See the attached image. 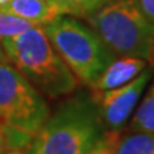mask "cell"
<instances>
[{"label":"cell","mask_w":154,"mask_h":154,"mask_svg":"<svg viewBox=\"0 0 154 154\" xmlns=\"http://www.w3.org/2000/svg\"><path fill=\"white\" fill-rule=\"evenodd\" d=\"M105 132L93 95L79 93L48 117L27 150L30 154H86Z\"/></svg>","instance_id":"1"},{"label":"cell","mask_w":154,"mask_h":154,"mask_svg":"<svg viewBox=\"0 0 154 154\" xmlns=\"http://www.w3.org/2000/svg\"><path fill=\"white\" fill-rule=\"evenodd\" d=\"M7 60L49 98L72 93L76 79L51 45L41 25L0 40Z\"/></svg>","instance_id":"2"},{"label":"cell","mask_w":154,"mask_h":154,"mask_svg":"<svg viewBox=\"0 0 154 154\" xmlns=\"http://www.w3.org/2000/svg\"><path fill=\"white\" fill-rule=\"evenodd\" d=\"M86 19L113 54L149 59L154 23L141 12L137 0H108Z\"/></svg>","instance_id":"3"},{"label":"cell","mask_w":154,"mask_h":154,"mask_svg":"<svg viewBox=\"0 0 154 154\" xmlns=\"http://www.w3.org/2000/svg\"><path fill=\"white\" fill-rule=\"evenodd\" d=\"M51 45L81 82L91 86L114 60L90 26L69 16H59L42 26Z\"/></svg>","instance_id":"4"},{"label":"cell","mask_w":154,"mask_h":154,"mask_svg":"<svg viewBox=\"0 0 154 154\" xmlns=\"http://www.w3.org/2000/svg\"><path fill=\"white\" fill-rule=\"evenodd\" d=\"M49 116L40 91L7 59L0 62V125L35 136Z\"/></svg>","instance_id":"5"},{"label":"cell","mask_w":154,"mask_h":154,"mask_svg":"<svg viewBox=\"0 0 154 154\" xmlns=\"http://www.w3.org/2000/svg\"><path fill=\"white\" fill-rule=\"evenodd\" d=\"M153 73L154 68L149 66L134 80L122 86L104 91H94L93 99L107 131L119 132V130L125 127L144 90L150 82Z\"/></svg>","instance_id":"6"},{"label":"cell","mask_w":154,"mask_h":154,"mask_svg":"<svg viewBox=\"0 0 154 154\" xmlns=\"http://www.w3.org/2000/svg\"><path fill=\"white\" fill-rule=\"evenodd\" d=\"M145 59L135 57H121L114 59L90 88L93 91H104L118 88L134 80L141 71L145 69Z\"/></svg>","instance_id":"7"},{"label":"cell","mask_w":154,"mask_h":154,"mask_svg":"<svg viewBox=\"0 0 154 154\" xmlns=\"http://www.w3.org/2000/svg\"><path fill=\"white\" fill-rule=\"evenodd\" d=\"M0 9L41 26L59 17V13L49 0H11L5 7Z\"/></svg>","instance_id":"8"},{"label":"cell","mask_w":154,"mask_h":154,"mask_svg":"<svg viewBox=\"0 0 154 154\" xmlns=\"http://www.w3.org/2000/svg\"><path fill=\"white\" fill-rule=\"evenodd\" d=\"M128 130L131 132L154 134V82L149 86L144 99L135 110Z\"/></svg>","instance_id":"9"},{"label":"cell","mask_w":154,"mask_h":154,"mask_svg":"<svg viewBox=\"0 0 154 154\" xmlns=\"http://www.w3.org/2000/svg\"><path fill=\"white\" fill-rule=\"evenodd\" d=\"M59 16L88 18L108 0H49Z\"/></svg>","instance_id":"10"},{"label":"cell","mask_w":154,"mask_h":154,"mask_svg":"<svg viewBox=\"0 0 154 154\" xmlns=\"http://www.w3.org/2000/svg\"><path fill=\"white\" fill-rule=\"evenodd\" d=\"M117 154H154V134L132 132L119 139Z\"/></svg>","instance_id":"11"},{"label":"cell","mask_w":154,"mask_h":154,"mask_svg":"<svg viewBox=\"0 0 154 154\" xmlns=\"http://www.w3.org/2000/svg\"><path fill=\"white\" fill-rule=\"evenodd\" d=\"M33 26H37L36 23L27 21L25 18H21L12 14L4 9H0V40L5 37H13L19 33L30 30Z\"/></svg>","instance_id":"12"},{"label":"cell","mask_w":154,"mask_h":154,"mask_svg":"<svg viewBox=\"0 0 154 154\" xmlns=\"http://www.w3.org/2000/svg\"><path fill=\"white\" fill-rule=\"evenodd\" d=\"M119 132L107 131L98 144L86 154H117V145L119 141Z\"/></svg>","instance_id":"13"},{"label":"cell","mask_w":154,"mask_h":154,"mask_svg":"<svg viewBox=\"0 0 154 154\" xmlns=\"http://www.w3.org/2000/svg\"><path fill=\"white\" fill-rule=\"evenodd\" d=\"M137 4L145 17L154 23V0H137Z\"/></svg>","instance_id":"14"},{"label":"cell","mask_w":154,"mask_h":154,"mask_svg":"<svg viewBox=\"0 0 154 154\" xmlns=\"http://www.w3.org/2000/svg\"><path fill=\"white\" fill-rule=\"evenodd\" d=\"M7 150V141H5V134H4V130L0 125V154H3Z\"/></svg>","instance_id":"15"},{"label":"cell","mask_w":154,"mask_h":154,"mask_svg":"<svg viewBox=\"0 0 154 154\" xmlns=\"http://www.w3.org/2000/svg\"><path fill=\"white\" fill-rule=\"evenodd\" d=\"M3 154H30L27 149H8Z\"/></svg>","instance_id":"16"},{"label":"cell","mask_w":154,"mask_h":154,"mask_svg":"<svg viewBox=\"0 0 154 154\" xmlns=\"http://www.w3.org/2000/svg\"><path fill=\"white\" fill-rule=\"evenodd\" d=\"M149 62H150V66L154 68V42H153V48H152V51H150V57H149Z\"/></svg>","instance_id":"17"},{"label":"cell","mask_w":154,"mask_h":154,"mask_svg":"<svg viewBox=\"0 0 154 154\" xmlns=\"http://www.w3.org/2000/svg\"><path fill=\"white\" fill-rule=\"evenodd\" d=\"M7 58H5V54H4V51H3V48L2 45H0V62H3V60H5Z\"/></svg>","instance_id":"18"},{"label":"cell","mask_w":154,"mask_h":154,"mask_svg":"<svg viewBox=\"0 0 154 154\" xmlns=\"http://www.w3.org/2000/svg\"><path fill=\"white\" fill-rule=\"evenodd\" d=\"M11 0H0V8H4Z\"/></svg>","instance_id":"19"}]
</instances>
